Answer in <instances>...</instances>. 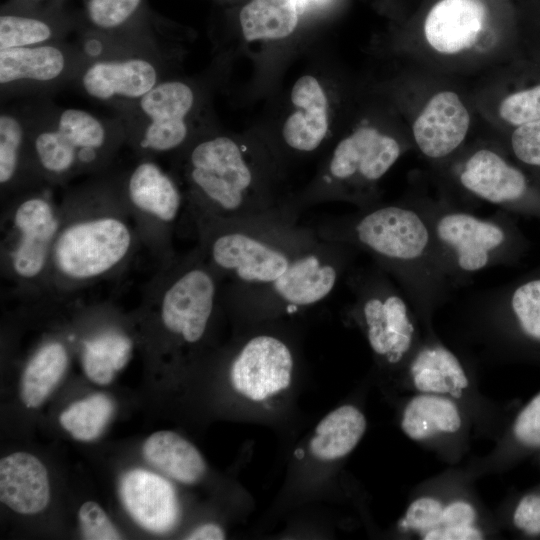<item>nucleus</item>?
<instances>
[{"label":"nucleus","mask_w":540,"mask_h":540,"mask_svg":"<svg viewBox=\"0 0 540 540\" xmlns=\"http://www.w3.org/2000/svg\"><path fill=\"white\" fill-rule=\"evenodd\" d=\"M320 239L369 254L399 285L421 320L446 300L452 287L429 223L415 204H376L328 218L315 227Z\"/></svg>","instance_id":"1"},{"label":"nucleus","mask_w":540,"mask_h":540,"mask_svg":"<svg viewBox=\"0 0 540 540\" xmlns=\"http://www.w3.org/2000/svg\"><path fill=\"white\" fill-rule=\"evenodd\" d=\"M182 152V173L196 220L262 213L283 205L281 166L263 141L207 131Z\"/></svg>","instance_id":"2"},{"label":"nucleus","mask_w":540,"mask_h":540,"mask_svg":"<svg viewBox=\"0 0 540 540\" xmlns=\"http://www.w3.org/2000/svg\"><path fill=\"white\" fill-rule=\"evenodd\" d=\"M284 204L242 217L196 220L201 251L219 277L234 284H260L282 275L319 240L314 227L299 224Z\"/></svg>","instance_id":"3"},{"label":"nucleus","mask_w":540,"mask_h":540,"mask_svg":"<svg viewBox=\"0 0 540 540\" xmlns=\"http://www.w3.org/2000/svg\"><path fill=\"white\" fill-rule=\"evenodd\" d=\"M406 150V140L393 128L361 119L339 137L311 182L284 206L299 217L305 208L325 202H348L358 209L379 204V183Z\"/></svg>","instance_id":"4"},{"label":"nucleus","mask_w":540,"mask_h":540,"mask_svg":"<svg viewBox=\"0 0 540 540\" xmlns=\"http://www.w3.org/2000/svg\"><path fill=\"white\" fill-rule=\"evenodd\" d=\"M126 141L119 116L107 118L35 98L29 161L44 177L61 180L101 166Z\"/></svg>","instance_id":"5"},{"label":"nucleus","mask_w":540,"mask_h":540,"mask_svg":"<svg viewBox=\"0 0 540 540\" xmlns=\"http://www.w3.org/2000/svg\"><path fill=\"white\" fill-rule=\"evenodd\" d=\"M357 252L351 246L319 238L276 279L260 284L230 283L224 296L246 317L294 314L326 299L349 271Z\"/></svg>","instance_id":"6"},{"label":"nucleus","mask_w":540,"mask_h":540,"mask_svg":"<svg viewBox=\"0 0 540 540\" xmlns=\"http://www.w3.org/2000/svg\"><path fill=\"white\" fill-rule=\"evenodd\" d=\"M205 92L192 79L165 78L136 103L116 113L124 125L126 141L143 154L184 150L209 131Z\"/></svg>","instance_id":"7"},{"label":"nucleus","mask_w":540,"mask_h":540,"mask_svg":"<svg viewBox=\"0 0 540 540\" xmlns=\"http://www.w3.org/2000/svg\"><path fill=\"white\" fill-rule=\"evenodd\" d=\"M347 284L354 296L348 314L376 358L389 367L406 366L422 337L420 318L405 293L376 264L348 271Z\"/></svg>","instance_id":"8"},{"label":"nucleus","mask_w":540,"mask_h":540,"mask_svg":"<svg viewBox=\"0 0 540 540\" xmlns=\"http://www.w3.org/2000/svg\"><path fill=\"white\" fill-rule=\"evenodd\" d=\"M415 205L429 223L452 287L505 261L512 237L496 215L479 217L445 200H420Z\"/></svg>","instance_id":"9"},{"label":"nucleus","mask_w":540,"mask_h":540,"mask_svg":"<svg viewBox=\"0 0 540 540\" xmlns=\"http://www.w3.org/2000/svg\"><path fill=\"white\" fill-rule=\"evenodd\" d=\"M164 52L154 43L103 49L88 57L74 83L89 98L121 112L169 77Z\"/></svg>","instance_id":"10"},{"label":"nucleus","mask_w":540,"mask_h":540,"mask_svg":"<svg viewBox=\"0 0 540 540\" xmlns=\"http://www.w3.org/2000/svg\"><path fill=\"white\" fill-rule=\"evenodd\" d=\"M88 60L80 44L65 41L0 50L1 99L45 98L74 83Z\"/></svg>","instance_id":"11"},{"label":"nucleus","mask_w":540,"mask_h":540,"mask_svg":"<svg viewBox=\"0 0 540 540\" xmlns=\"http://www.w3.org/2000/svg\"><path fill=\"white\" fill-rule=\"evenodd\" d=\"M334 101L319 76L298 77L289 94L276 140L266 144L282 167L285 158H302L323 149L333 135Z\"/></svg>","instance_id":"12"},{"label":"nucleus","mask_w":540,"mask_h":540,"mask_svg":"<svg viewBox=\"0 0 540 540\" xmlns=\"http://www.w3.org/2000/svg\"><path fill=\"white\" fill-rule=\"evenodd\" d=\"M132 236L128 226L111 216L73 223L59 232L52 257L58 271L76 280L101 276L128 254Z\"/></svg>","instance_id":"13"},{"label":"nucleus","mask_w":540,"mask_h":540,"mask_svg":"<svg viewBox=\"0 0 540 540\" xmlns=\"http://www.w3.org/2000/svg\"><path fill=\"white\" fill-rule=\"evenodd\" d=\"M219 275L198 250L183 261L165 288L160 307L164 327L184 343L204 337L215 309Z\"/></svg>","instance_id":"14"},{"label":"nucleus","mask_w":540,"mask_h":540,"mask_svg":"<svg viewBox=\"0 0 540 540\" xmlns=\"http://www.w3.org/2000/svg\"><path fill=\"white\" fill-rule=\"evenodd\" d=\"M398 526L422 540H479L489 535L479 505L460 492L425 491L416 495Z\"/></svg>","instance_id":"15"},{"label":"nucleus","mask_w":540,"mask_h":540,"mask_svg":"<svg viewBox=\"0 0 540 540\" xmlns=\"http://www.w3.org/2000/svg\"><path fill=\"white\" fill-rule=\"evenodd\" d=\"M293 368L288 343L275 334L259 333L239 347L230 364L229 379L238 394L261 402L290 386Z\"/></svg>","instance_id":"16"},{"label":"nucleus","mask_w":540,"mask_h":540,"mask_svg":"<svg viewBox=\"0 0 540 540\" xmlns=\"http://www.w3.org/2000/svg\"><path fill=\"white\" fill-rule=\"evenodd\" d=\"M450 172L465 192L495 206L513 208L529 195V183L523 172L490 146L455 156Z\"/></svg>","instance_id":"17"},{"label":"nucleus","mask_w":540,"mask_h":540,"mask_svg":"<svg viewBox=\"0 0 540 540\" xmlns=\"http://www.w3.org/2000/svg\"><path fill=\"white\" fill-rule=\"evenodd\" d=\"M470 127L471 114L461 96L444 89L422 105L412 123L411 137L422 156L445 163L458 155Z\"/></svg>","instance_id":"18"},{"label":"nucleus","mask_w":540,"mask_h":540,"mask_svg":"<svg viewBox=\"0 0 540 540\" xmlns=\"http://www.w3.org/2000/svg\"><path fill=\"white\" fill-rule=\"evenodd\" d=\"M487 11L480 0H439L428 11L422 28L425 48L442 59L470 56L484 39Z\"/></svg>","instance_id":"19"},{"label":"nucleus","mask_w":540,"mask_h":540,"mask_svg":"<svg viewBox=\"0 0 540 540\" xmlns=\"http://www.w3.org/2000/svg\"><path fill=\"white\" fill-rule=\"evenodd\" d=\"M405 367L415 392L446 396L462 405L471 397L473 384L462 361L430 334L422 338Z\"/></svg>","instance_id":"20"},{"label":"nucleus","mask_w":540,"mask_h":540,"mask_svg":"<svg viewBox=\"0 0 540 540\" xmlns=\"http://www.w3.org/2000/svg\"><path fill=\"white\" fill-rule=\"evenodd\" d=\"M119 493L131 518L152 533H167L178 521L176 492L158 474L144 469L130 470L120 481Z\"/></svg>","instance_id":"21"},{"label":"nucleus","mask_w":540,"mask_h":540,"mask_svg":"<svg viewBox=\"0 0 540 540\" xmlns=\"http://www.w3.org/2000/svg\"><path fill=\"white\" fill-rule=\"evenodd\" d=\"M14 224L19 232L12 253L14 271L22 278H34L44 269L59 234V222L50 202L33 196L16 208Z\"/></svg>","instance_id":"22"},{"label":"nucleus","mask_w":540,"mask_h":540,"mask_svg":"<svg viewBox=\"0 0 540 540\" xmlns=\"http://www.w3.org/2000/svg\"><path fill=\"white\" fill-rule=\"evenodd\" d=\"M464 405L437 394L415 392L400 414V428L410 440L437 444L461 435L467 424Z\"/></svg>","instance_id":"23"},{"label":"nucleus","mask_w":540,"mask_h":540,"mask_svg":"<svg viewBox=\"0 0 540 540\" xmlns=\"http://www.w3.org/2000/svg\"><path fill=\"white\" fill-rule=\"evenodd\" d=\"M0 500L13 511L33 515L50 501V484L44 464L34 455L16 452L0 461Z\"/></svg>","instance_id":"24"},{"label":"nucleus","mask_w":540,"mask_h":540,"mask_svg":"<svg viewBox=\"0 0 540 540\" xmlns=\"http://www.w3.org/2000/svg\"><path fill=\"white\" fill-rule=\"evenodd\" d=\"M305 19L300 0H246L237 25L245 42L274 44L293 36Z\"/></svg>","instance_id":"25"},{"label":"nucleus","mask_w":540,"mask_h":540,"mask_svg":"<svg viewBox=\"0 0 540 540\" xmlns=\"http://www.w3.org/2000/svg\"><path fill=\"white\" fill-rule=\"evenodd\" d=\"M126 193L135 207L165 224L176 220L183 203L176 180L150 160L139 162L131 170Z\"/></svg>","instance_id":"26"},{"label":"nucleus","mask_w":540,"mask_h":540,"mask_svg":"<svg viewBox=\"0 0 540 540\" xmlns=\"http://www.w3.org/2000/svg\"><path fill=\"white\" fill-rule=\"evenodd\" d=\"M143 0H85L88 28L81 38L92 39L99 47L136 44L152 41L131 30Z\"/></svg>","instance_id":"27"},{"label":"nucleus","mask_w":540,"mask_h":540,"mask_svg":"<svg viewBox=\"0 0 540 540\" xmlns=\"http://www.w3.org/2000/svg\"><path fill=\"white\" fill-rule=\"evenodd\" d=\"M142 454L159 471L186 485L199 482L207 469L196 446L173 431L151 434L142 446Z\"/></svg>","instance_id":"28"},{"label":"nucleus","mask_w":540,"mask_h":540,"mask_svg":"<svg viewBox=\"0 0 540 540\" xmlns=\"http://www.w3.org/2000/svg\"><path fill=\"white\" fill-rule=\"evenodd\" d=\"M367 429L364 413L355 405L344 404L329 412L317 424L309 450L320 461H336L350 454Z\"/></svg>","instance_id":"29"},{"label":"nucleus","mask_w":540,"mask_h":540,"mask_svg":"<svg viewBox=\"0 0 540 540\" xmlns=\"http://www.w3.org/2000/svg\"><path fill=\"white\" fill-rule=\"evenodd\" d=\"M34 101L1 110L0 182L2 187L10 185L16 179L25 160L29 159Z\"/></svg>","instance_id":"30"},{"label":"nucleus","mask_w":540,"mask_h":540,"mask_svg":"<svg viewBox=\"0 0 540 540\" xmlns=\"http://www.w3.org/2000/svg\"><path fill=\"white\" fill-rule=\"evenodd\" d=\"M68 366L65 347L57 342L40 348L21 378L20 397L27 408L39 407L60 382Z\"/></svg>","instance_id":"31"},{"label":"nucleus","mask_w":540,"mask_h":540,"mask_svg":"<svg viewBox=\"0 0 540 540\" xmlns=\"http://www.w3.org/2000/svg\"><path fill=\"white\" fill-rule=\"evenodd\" d=\"M70 26L46 15L4 10L0 16V50L65 41Z\"/></svg>","instance_id":"32"},{"label":"nucleus","mask_w":540,"mask_h":540,"mask_svg":"<svg viewBox=\"0 0 540 540\" xmlns=\"http://www.w3.org/2000/svg\"><path fill=\"white\" fill-rule=\"evenodd\" d=\"M131 341L117 333H107L85 342L82 365L86 376L96 384L107 385L129 361Z\"/></svg>","instance_id":"33"},{"label":"nucleus","mask_w":540,"mask_h":540,"mask_svg":"<svg viewBox=\"0 0 540 540\" xmlns=\"http://www.w3.org/2000/svg\"><path fill=\"white\" fill-rule=\"evenodd\" d=\"M115 410L112 399L96 393L67 407L59 416L61 426L76 440L93 441L106 428Z\"/></svg>","instance_id":"34"},{"label":"nucleus","mask_w":540,"mask_h":540,"mask_svg":"<svg viewBox=\"0 0 540 540\" xmlns=\"http://www.w3.org/2000/svg\"><path fill=\"white\" fill-rule=\"evenodd\" d=\"M508 309L519 330L540 342V279L517 286L509 296Z\"/></svg>","instance_id":"35"},{"label":"nucleus","mask_w":540,"mask_h":540,"mask_svg":"<svg viewBox=\"0 0 540 540\" xmlns=\"http://www.w3.org/2000/svg\"><path fill=\"white\" fill-rule=\"evenodd\" d=\"M498 115L515 127L540 121V84L505 96L498 105Z\"/></svg>","instance_id":"36"},{"label":"nucleus","mask_w":540,"mask_h":540,"mask_svg":"<svg viewBox=\"0 0 540 540\" xmlns=\"http://www.w3.org/2000/svg\"><path fill=\"white\" fill-rule=\"evenodd\" d=\"M78 520L84 539L118 540L122 538L106 512L94 501H87L81 505L78 510Z\"/></svg>","instance_id":"37"},{"label":"nucleus","mask_w":540,"mask_h":540,"mask_svg":"<svg viewBox=\"0 0 540 540\" xmlns=\"http://www.w3.org/2000/svg\"><path fill=\"white\" fill-rule=\"evenodd\" d=\"M511 436L524 448L540 447V392L517 414L511 426Z\"/></svg>","instance_id":"38"},{"label":"nucleus","mask_w":540,"mask_h":540,"mask_svg":"<svg viewBox=\"0 0 540 540\" xmlns=\"http://www.w3.org/2000/svg\"><path fill=\"white\" fill-rule=\"evenodd\" d=\"M510 145L518 160L540 167V121L516 126L510 137Z\"/></svg>","instance_id":"39"},{"label":"nucleus","mask_w":540,"mask_h":540,"mask_svg":"<svg viewBox=\"0 0 540 540\" xmlns=\"http://www.w3.org/2000/svg\"><path fill=\"white\" fill-rule=\"evenodd\" d=\"M513 526L529 536L540 535V493H529L519 499L512 516Z\"/></svg>","instance_id":"40"},{"label":"nucleus","mask_w":540,"mask_h":540,"mask_svg":"<svg viewBox=\"0 0 540 540\" xmlns=\"http://www.w3.org/2000/svg\"><path fill=\"white\" fill-rule=\"evenodd\" d=\"M189 540H222L225 539L223 528L215 523H206L189 533L186 537Z\"/></svg>","instance_id":"41"},{"label":"nucleus","mask_w":540,"mask_h":540,"mask_svg":"<svg viewBox=\"0 0 540 540\" xmlns=\"http://www.w3.org/2000/svg\"><path fill=\"white\" fill-rule=\"evenodd\" d=\"M20 2H24V3H33V2H36L38 0H19Z\"/></svg>","instance_id":"42"}]
</instances>
